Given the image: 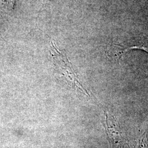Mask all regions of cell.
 I'll return each mask as SVG.
<instances>
[{
	"label": "cell",
	"instance_id": "1",
	"mask_svg": "<svg viewBox=\"0 0 148 148\" xmlns=\"http://www.w3.org/2000/svg\"><path fill=\"white\" fill-rule=\"evenodd\" d=\"M51 54L53 59L56 71L59 76L63 78L64 80L74 90L79 91L84 95L90 97L87 90L80 82L78 75L75 71L71 64L67 58L65 51L59 49L56 45L52 42Z\"/></svg>",
	"mask_w": 148,
	"mask_h": 148
},
{
	"label": "cell",
	"instance_id": "3",
	"mask_svg": "<svg viewBox=\"0 0 148 148\" xmlns=\"http://www.w3.org/2000/svg\"><path fill=\"white\" fill-rule=\"evenodd\" d=\"M134 148H148V132L143 134V136L139 140L137 145Z\"/></svg>",
	"mask_w": 148,
	"mask_h": 148
},
{
	"label": "cell",
	"instance_id": "2",
	"mask_svg": "<svg viewBox=\"0 0 148 148\" xmlns=\"http://www.w3.org/2000/svg\"><path fill=\"white\" fill-rule=\"evenodd\" d=\"M104 127L111 148H125V140L117 122L114 117H110L106 112Z\"/></svg>",
	"mask_w": 148,
	"mask_h": 148
},
{
	"label": "cell",
	"instance_id": "4",
	"mask_svg": "<svg viewBox=\"0 0 148 148\" xmlns=\"http://www.w3.org/2000/svg\"><path fill=\"white\" fill-rule=\"evenodd\" d=\"M52 1V0H44L43 3H46V2H47L48 1Z\"/></svg>",
	"mask_w": 148,
	"mask_h": 148
}]
</instances>
